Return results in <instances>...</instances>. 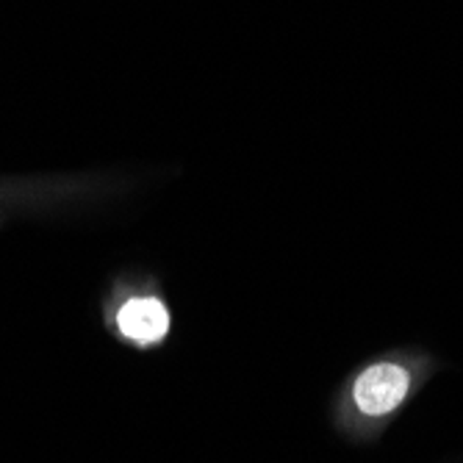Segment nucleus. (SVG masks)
<instances>
[{
    "mask_svg": "<svg viewBox=\"0 0 463 463\" xmlns=\"http://www.w3.org/2000/svg\"><path fill=\"white\" fill-rule=\"evenodd\" d=\"M114 327L134 347H158L173 330V311L158 291H131L114 311Z\"/></svg>",
    "mask_w": 463,
    "mask_h": 463,
    "instance_id": "f03ea898",
    "label": "nucleus"
},
{
    "mask_svg": "<svg viewBox=\"0 0 463 463\" xmlns=\"http://www.w3.org/2000/svg\"><path fill=\"white\" fill-rule=\"evenodd\" d=\"M436 361L422 353H386L361 364L335 400V422L350 439H377L433 374Z\"/></svg>",
    "mask_w": 463,
    "mask_h": 463,
    "instance_id": "f257e3e1",
    "label": "nucleus"
}]
</instances>
